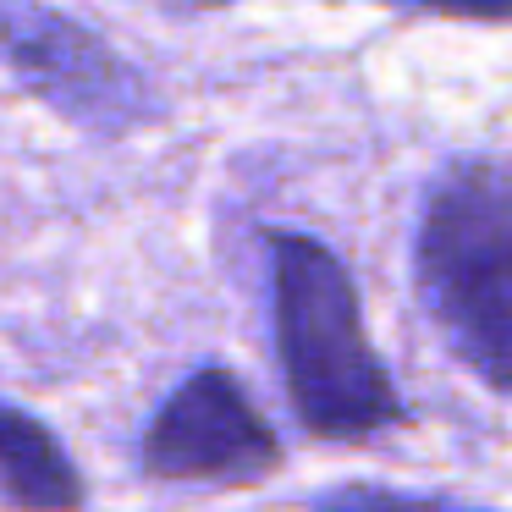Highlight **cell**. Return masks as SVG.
Masks as SVG:
<instances>
[{"instance_id":"6da1fadb","label":"cell","mask_w":512,"mask_h":512,"mask_svg":"<svg viewBox=\"0 0 512 512\" xmlns=\"http://www.w3.org/2000/svg\"><path fill=\"white\" fill-rule=\"evenodd\" d=\"M270 320L281 380L303 430L320 441H369L402 419V397L364 331L347 265L309 232H270Z\"/></svg>"},{"instance_id":"7a4b0ae2","label":"cell","mask_w":512,"mask_h":512,"mask_svg":"<svg viewBox=\"0 0 512 512\" xmlns=\"http://www.w3.org/2000/svg\"><path fill=\"white\" fill-rule=\"evenodd\" d=\"M413 276L457 364L512 391V182L496 155L452 160L430 182L413 232Z\"/></svg>"},{"instance_id":"3957f363","label":"cell","mask_w":512,"mask_h":512,"mask_svg":"<svg viewBox=\"0 0 512 512\" xmlns=\"http://www.w3.org/2000/svg\"><path fill=\"white\" fill-rule=\"evenodd\" d=\"M0 61L61 122L100 138H127L160 122V94L94 28L45 0H0Z\"/></svg>"},{"instance_id":"277c9868","label":"cell","mask_w":512,"mask_h":512,"mask_svg":"<svg viewBox=\"0 0 512 512\" xmlns=\"http://www.w3.org/2000/svg\"><path fill=\"white\" fill-rule=\"evenodd\" d=\"M281 468V441L243 380L204 364L160 402L144 430V474L166 485H259Z\"/></svg>"},{"instance_id":"5b68a950","label":"cell","mask_w":512,"mask_h":512,"mask_svg":"<svg viewBox=\"0 0 512 512\" xmlns=\"http://www.w3.org/2000/svg\"><path fill=\"white\" fill-rule=\"evenodd\" d=\"M0 501L17 512H83V474L34 413L0 402Z\"/></svg>"},{"instance_id":"8992f818","label":"cell","mask_w":512,"mask_h":512,"mask_svg":"<svg viewBox=\"0 0 512 512\" xmlns=\"http://www.w3.org/2000/svg\"><path fill=\"white\" fill-rule=\"evenodd\" d=\"M309 512H490L446 496H419V490H391V485H336L309 501Z\"/></svg>"},{"instance_id":"52a82bcc","label":"cell","mask_w":512,"mask_h":512,"mask_svg":"<svg viewBox=\"0 0 512 512\" xmlns=\"http://www.w3.org/2000/svg\"><path fill=\"white\" fill-rule=\"evenodd\" d=\"M397 6H413V12H435V17H468V23H507L512 0H397Z\"/></svg>"},{"instance_id":"ba28073f","label":"cell","mask_w":512,"mask_h":512,"mask_svg":"<svg viewBox=\"0 0 512 512\" xmlns=\"http://www.w3.org/2000/svg\"><path fill=\"white\" fill-rule=\"evenodd\" d=\"M144 6H155L166 17H204V12H226L232 0H144Z\"/></svg>"}]
</instances>
